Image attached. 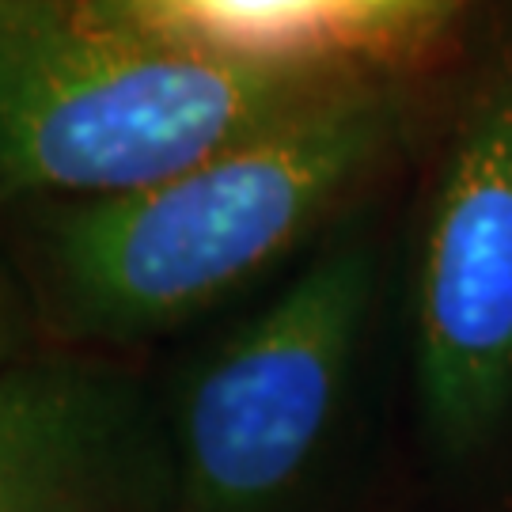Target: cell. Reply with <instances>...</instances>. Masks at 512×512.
<instances>
[{
    "label": "cell",
    "instance_id": "obj_1",
    "mask_svg": "<svg viewBox=\"0 0 512 512\" xmlns=\"http://www.w3.org/2000/svg\"><path fill=\"white\" fill-rule=\"evenodd\" d=\"M410 126V76L365 73L160 186L61 202L42 281L73 342H137L247 289L380 175Z\"/></svg>",
    "mask_w": 512,
    "mask_h": 512
},
{
    "label": "cell",
    "instance_id": "obj_2",
    "mask_svg": "<svg viewBox=\"0 0 512 512\" xmlns=\"http://www.w3.org/2000/svg\"><path fill=\"white\" fill-rule=\"evenodd\" d=\"M353 76L202 54L137 27L122 0H54L0 50V209L160 186Z\"/></svg>",
    "mask_w": 512,
    "mask_h": 512
},
{
    "label": "cell",
    "instance_id": "obj_3",
    "mask_svg": "<svg viewBox=\"0 0 512 512\" xmlns=\"http://www.w3.org/2000/svg\"><path fill=\"white\" fill-rule=\"evenodd\" d=\"M372 296V247L338 239L194 368L167 418L175 512L293 505L338 425Z\"/></svg>",
    "mask_w": 512,
    "mask_h": 512
},
{
    "label": "cell",
    "instance_id": "obj_4",
    "mask_svg": "<svg viewBox=\"0 0 512 512\" xmlns=\"http://www.w3.org/2000/svg\"><path fill=\"white\" fill-rule=\"evenodd\" d=\"M425 425L471 456L512 410V46L475 76L440 156L414 285Z\"/></svg>",
    "mask_w": 512,
    "mask_h": 512
},
{
    "label": "cell",
    "instance_id": "obj_5",
    "mask_svg": "<svg viewBox=\"0 0 512 512\" xmlns=\"http://www.w3.org/2000/svg\"><path fill=\"white\" fill-rule=\"evenodd\" d=\"M0 512H175L171 433L141 376L92 353L4 368Z\"/></svg>",
    "mask_w": 512,
    "mask_h": 512
},
{
    "label": "cell",
    "instance_id": "obj_6",
    "mask_svg": "<svg viewBox=\"0 0 512 512\" xmlns=\"http://www.w3.org/2000/svg\"><path fill=\"white\" fill-rule=\"evenodd\" d=\"M137 27L251 65L403 73L437 50L452 4L425 0H122Z\"/></svg>",
    "mask_w": 512,
    "mask_h": 512
},
{
    "label": "cell",
    "instance_id": "obj_7",
    "mask_svg": "<svg viewBox=\"0 0 512 512\" xmlns=\"http://www.w3.org/2000/svg\"><path fill=\"white\" fill-rule=\"evenodd\" d=\"M35 327V300L8 266V258L0 255V372L35 353Z\"/></svg>",
    "mask_w": 512,
    "mask_h": 512
}]
</instances>
